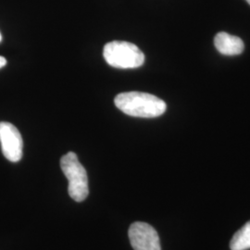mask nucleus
I'll use <instances>...</instances> for the list:
<instances>
[{"label": "nucleus", "instance_id": "7ed1b4c3", "mask_svg": "<svg viewBox=\"0 0 250 250\" xmlns=\"http://www.w3.org/2000/svg\"><path fill=\"white\" fill-rule=\"evenodd\" d=\"M103 56L108 65L117 69H135L145 62V55L139 47L125 41L107 43Z\"/></svg>", "mask_w": 250, "mask_h": 250}, {"label": "nucleus", "instance_id": "f03ea898", "mask_svg": "<svg viewBox=\"0 0 250 250\" xmlns=\"http://www.w3.org/2000/svg\"><path fill=\"white\" fill-rule=\"evenodd\" d=\"M61 167L69 181L68 192L70 197L76 202L85 200L89 194L88 178L86 170L81 164L76 154L69 152L63 156L61 160Z\"/></svg>", "mask_w": 250, "mask_h": 250}, {"label": "nucleus", "instance_id": "20e7f679", "mask_svg": "<svg viewBox=\"0 0 250 250\" xmlns=\"http://www.w3.org/2000/svg\"><path fill=\"white\" fill-rule=\"evenodd\" d=\"M0 143L3 155L11 162H18L22 157L23 141L18 129L7 122L0 123Z\"/></svg>", "mask_w": 250, "mask_h": 250}, {"label": "nucleus", "instance_id": "423d86ee", "mask_svg": "<svg viewBox=\"0 0 250 250\" xmlns=\"http://www.w3.org/2000/svg\"><path fill=\"white\" fill-rule=\"evenodd\" d=\"M214 45L217 50L225 56L240 55L245 48L241 38L224 32L219 33L215 36Z\"/></svg>", "mask_w": 250, "mask_h": 250}, {"label": "nucleus", "instance_id": "6e6552de", "mask_svg": "<svg viewBox=\"0 0 250 250\" xmlns=\"http://www.w3.org/2000/svg\"><path fill=\"white\" fill-rule=\"evenodd\" d=\"M6 64H7L6 59H5L4 57H1V56H0V69L3 68V67H5Z\"/></svg>", "mask_w": 250, "mask_h": 250}, {"label": "nucleus", "instance_id": "0eeeda50", "mask_svg": "<svg viewBox=\"0 0 250 250\" xmlns=\"http://www.w3.org/2000/svg\"><path fill=\"white\" fill-rule=\"evenodd\" d=\"M231 250H250V221L232 236L230 242Z\"/></svg>", "mask_w": 250, "mask_h": 250}, {"label": "nucleus", "instance_id": "39448f33", "mask_svg": "<svg viewBox=\"0 0 250 250\" xmlns=\"http://www.w3.org/2000/svg\"><path fill=\"white\" fill-rule=\"evenodd\" d=\"M128 234L134 250H161L159 234L148 224L134 223L130 226Z\"/></svg>", "mask_w": 250, "mask_h": 250}, {"label": "nucleus", "instance_id": "1a4fd4ad", "mask_svg": "<svg viewBox=\"0 0 250 250\" xmlns=\"http://www.w3.org/2000/svg\"><path fill=\"white\" fill-rule=\"evenodd\" d=\"M1 40H2V36H1V34H0V42H1Z\"/></svg>", "mask_w": 250, "mask_h": 250}, {"label": "nucleus", "instance_id": "9d476101", "mask_svg": "<svg viewBox=\"0 0 250 250\" xmlns=\"http://www.w3.org/2000/svg\"><path fill=\"white\" fill-rule=\"evenodd\" d=\"M247 2H248V3L250 5V0H247Z\"/></svg>", "mask_w": 250, "mask_h": 250}, {"label": "nucleus", "instance_id": "f257e3e1", "mask_svg": "<svg viewBox=\"0 0 250 250\" xmlns=\"http://www.w3.org/2000/svg\"><path fill=\"white\" fill-rule=\"evenodd\" d=\"M116 107L129 116L156 118L167 108L166 103L153 95L143 92L121 93L114 99Z\"/></svg>", "mask_w": 250, "mask_h": 250}]
</instances>
